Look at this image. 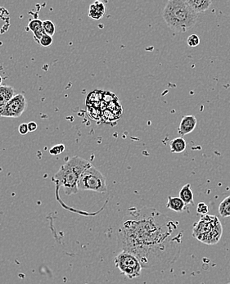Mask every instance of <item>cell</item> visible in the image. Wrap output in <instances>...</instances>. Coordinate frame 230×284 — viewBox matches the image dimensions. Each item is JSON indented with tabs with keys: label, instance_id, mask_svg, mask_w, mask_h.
Segmentation results:
<instances>
[{
	"label": "cell",
	"instance_id": "cell-1",
	"mask_svg": "<svg viewBox=\"0 0 230 284\" xmlns=\"http://www.w3.org/2000/svg\"><path fill=\"white\" fill-rule=\"evenodd\" d=\"M177 225L154 208L128 212L118 229L122 251L135 256L144 269L171 264L180 251Z\"/></svg>",
	"mask_w": 230,
	"mask_h": 284
},
{
	"label": "cell",
	"instance_id": "cell-2",
	"mask_svg": "<svg viewBox=\"0 0 230 284\" xmlns=\"http://www.w3.org/2000/svg\"><path fill=\"white\" fill-rule=\"evenodd\" d=\"M91 166L89 161L80 156H75L67 160L52 177V182L56 185L57 194L61 187L64 188L65 193L68 196L77 193L80 176Z\"/></svg>",
	"mask_w": 230,
	"mask_h": 284
},
{
	"label": "cell",
	"instance_id": "cell-3",
	"mask_svg": "<svg viewBox=\"0 0 230 284\" xmlns=\"http://www.w3.org/2000/svg\"><path fill=\"white\" fill-rule=\"evenodd\" d=\"M162 17L170 29L183 33L194 26L198 20V13L190 8L187 1L170 0L162 12Z\"/></svg>",
	"mask_w": 230,
	"mask_h": 284
},
{
	"label": "cell",
	"instance_id": "cell-4",
	"mask_svg": "<svg viewBox=\"0 0 230 284\" xmlns=\"http://www.w3.org/2000/svg\"><path fill=\"white\" fill-rule=\"evenodd\" d=\"M78 190L107 192L108 188L105 176L92 165L80 176L78 183Z\"/></svg>",
	"mask_w": 230,
	"mask_h": 284
},
{
	"label": "cell",
	"instance_id": "cell-5",
	"mask_svg": "<svg viewBox=\"0 0 230 284\" xmlns=\"http://www.w3.org/2000/svg\"><path fill=\"white\" fill-rule=\"evenodd\" d=\"M115 265L127 278H138L141 275L142 265L139 259L128 252H120L114 259Z\"/></svg>",
	"mask_w": 230,
	"mask_h": 284
},
{
	"label": "cell",
	"instance_id": "cell-6",
	"mask_svg": "<svg viewBox=\"0 0 230 284\" xmlns=\"http://www.w3.org/2000/svg\"><path fill=\"white\" fill-rule=\"evenodd\" d=\"M26 107V99L23 94H17L9 103L0 108V117L18 118Z\"/></svg>",
	"mask_w": 230,
	"mask_h": 284
},
{
	"label": "cell",
	"instance_id": "cell-7",
	"mask_svg": "<svg viewBox=\"0 0 230 284\" xmlns=\"http://www.w3.org/2000/svg\"><path fill=\"white\" fill-rule=\"evenodd\" d=\"M219 222V219L215 216L205 215L202 216L200 220L194 226L193 236L198 241H202Z\"/></svg>",
	"mask_w": 230,
	"mask_h": 284
},
{
	"label": "cell",
	"instance_id": "cell-8",
	"mask_svg": "<svg viewBox=\"0 0 230 284\" xmlns=\"http://www.w3.org/2000/svg\"><path fill=\"white\" fill-rule=\"evenodd\" d=\"M198 120L195 115H183L178 126V133L180 137L189 135L195 130Z\"/></svg>",
	"mask_w": 230,
	"mask_h": 284
},
{
	"label": "cell",
	"instance_id": "cell-9",
	"mask_svg": "<svg viewBox=\"0 0 230 284\" xmlns=\"http://www.w3.org/2000/svg\"><path fill=\"white\" fill-rule=\"evenodd\" d=\"M222 233H223V227H222L221 223L219 221L214 229L211 230V233L202 240V244H207V245H214L219 242V240L221 238Z\"/></svg>",
	"mask_w": 230,
	"mask_h": 284
},
{
	"label": "cell",
	"instance_id": "cell-10",
	"mask_svg": "<svg viewBox=\"0 0 230 284\" xmlns=\"http://www.w3.org/2000/svg\"><path fill=\"white\" fill-rule=\"evenodd\" d=\"M106 8L104 3L96 1L89 6L88 17L94 20L101 19L105 14Z\"/></svg>",
	"mask_w": 230,
	"mask_h": 284
},
{
	"label": "cell",
	"instance_id": "cell-11",
	"mask_svg": "<svg viewBox=\"0 0 230 284\" xmlns=\"http://www.w3.org/2000/svg\"><path fill=\"white\" fill-rule=\"evenodd\" d=\"M187 4L196 13H200L207 11L212 2L211 0H188Z\"/></svg>",
	"mask_w": 230,
	"mask_h": 284
},
{
	"label": "cell",
	"instance_id": "cell-12",
	"mask_svg": "<svg viewBox=\"0 0 230 284\" xmlns=\"http://www.w3.org/2000/svg\"><path fill=\"white\" fill-rule=\"evenodd\" d=\"M29 30L33 33L34 37L39 42L41 37L44 34L43 28V22L39 19L31 20L28 24Z\"/></svg>",
	"mask_w": 230,
	"mask_h": 284
},
{
	"label": "cell",
	"instance_id": "cell-13",
	"mask_svg": "<svg viewBox=\"0 0 230 284\" xmlns=\"http://www.w3.org/2000/svg\"><path fill=\"white\" fill-rule=\"evenodd\" d=\"M14 97V89L11 86H0V108L4 107Z\"/></svg>",
	"mask_w": 230,
	"mask_h": 284
},
{
	"label": "cell",
	"instance_id": "cell-14",
	"mask_svg": "<svg viewBox=\"0 0 230 284\" xmlns=\"http://www.w3.org/2000/svg\"><path fill=\"white\" fill-rule=\"evenodd\" d=\"M185 204L179 197H171L169 196L166 203V208L171 210L173 212H183L185 209Z\"/></svg>",
	"mask_w": 230,
	"mask_h": 284
},
{
	"label": "cell",
	"instance_id": "cell-15",
	"mask_svg": "<svg viewBox=\"0 0 230 284\" xmlns=\"http://www.w3.org/2000/svg\"><path fill=\"white\" fill-rule=\"evenodd\" d=\"M170 152L173 153H182L187 148V143L183 137H178L170 141Z\"/></svg>",
	"mask_w": 230,
	"mask_h": 284
},
{
	"label": "cell",
	"instance_id": "cell-16",
	"mask_svg": "<svg viewBox=\"0 0 230 284\" xmlns=\"http://www.w3.org/2000/svg\"><path fill=\"white\" fill-rule=\"evenodd\" d=\"M179 197L183 202L187 204H193L194 205V192L192 190L191 184H185L183 188L179 191Z\"/></svg>",
	"mask_w": 230,
	"mask_h": 284
},
{
	"label": "cell",
	"instance_id": "cell-17",
	"mask_svg": "<svg viewBox=\"0 0 230 284\" xmlns=\"http://www.w3.org/2000/svg\"><path fill=\"white\" fill-rule=\"evenodd\" d=\"M219 213L222 217H229L230 216V195L228 197H225L223 201L220 202L219 206Z\"/></svg>",
	"mask_w": 230,
	"mask_h": 284
},
{
	"label": "cell",
	"instance_id": "cell-18",
	"mask_svg": "<svg viewBox=\"0 0 230 284\" xmlns=\"http://www.w3.org/2000/svg\"><path fill=\"white\" fill-rule=\"evenodd\" d=\"M43 28L44 34L50 35V36H54V34H55V30H56V28H55V25H54V22H51L50 20L43 21Z\"/></svg>",
	"mask_w": 230,
	"mask_h": 284
},
{
	"label": "cell",
	"instance_id": "cell-19",
	"mask_svg": "<svg viewBox=\"0 0 230 284\" xmlns=\"http://www.w3.org/2000/svg\"><path fill=\"white\" fill-rule=\"evenodd\" d=\"M187 44L190 47H197L200 44V38L197 34H191L188 37Z\"/></svg>",
	"mask_w": 230,
	"mask_h": 284
},
{
	"label": "cell",
	"instance_id": "cell-20",
	"mask_svg": "<svg viewBox=\"0 0 230 284\" xmlns=\"http://www.w3.org/2000/svg\"><path fill=\"white\" fill-rule=\"evenodd\" d=\"M53 42H54L53 37L44 34L43 36L41 37L40 39H39V43L40 44L41 46L46 48L50 47V45H52Z\"/></svg>",
	"mask_w": 230,
	"mask_h": 284
},
{
	"label": "cell",
	"instance_id": "cell-21",
	"mask_svg": "<svg viewBox=\"0 0 230 284\" xmlns=\"http://www.w3.org/2000/svg\"><path fill=\"white\" fill-rule=\"evenodd\" d=\"M208 212V206H207L206 203H198V205L197 206V212H198V214H201L202 216H205V215H207Z\"/></svg>",
	"mask_w": 230,
	"mask_h": 284
},
{
	"label": "cell",
	"instance_id": "cell-22",
	"mask_svg": "<svg viewBox=\"0 0 230 284\" xmlns=\"http://www.w3.org/2000/svg\"><path fill=\"white\" fill-rule=\"evenodd\" d=\"M64 150L65 146L63 144H58V145L54 146L52 148H50V153L56 156V155L64 152Z\"/></svg>",
	"mask_w": 230,
	"mask_h": 284
},
{
	"label": "cell",
	"instance_id": "cell-23",
	"mask_svg": "<svg viewBox=\"0 0 230 284\" xmlns=\"http://www.w3.org/2000/svg\"><path fill=\"white\" fill-rule=\"evenodd\" d=\"M18 131L21 135H26L29 132L28 125L26 124V123H22V125H20L19 127H18Z\"/></svg>",
	"mask_w": 230,
	"mask_h": 284
},
{
	"label": "cell",
	"instance_id": "cell-24",
	"mask_svg": "<svg viewBox=\"0 0 230 284\" xmlns=\"http://www.w3.org/2000/svg\"><path fill=\"white\" fill-rule=\"evenodd\" d=\"M27 125H28L29 132H34V131H36L38 126L35 122L30 121Z\"/></svg>",
	"mask_w": 230,
	"mask_h": 284
},
{
	"label": "cell",
	"instance_id": "cell-25",
	"mask_svg": "<svg viewBox=\"0 0 230 284\" xmlns=\"http://www.w3.org/2000/svg\"><path fill=\"white\" fill-rule=\"evenodd\" d=\"M2 77L0 76V86H2Z\"/></svg>",
	"mask_w": 230,
	"mask_h": 284
},
{
	"label": "cell",
	"instance_id": "cell-26",
	"mask_svg": "<svg viewBox=\"0 0 230 284\" xmlns=\"http://www.w3.org/2000/svg\"><path fill=\"white\" fill-rule=\"evenodd\" d=\"M226 284H230V282H228V283H226Z\"/></svg>",
	"mask_w": 230,
	"mask_h": 284
}]
</instances>
